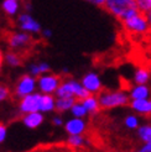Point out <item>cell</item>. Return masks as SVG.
I'll list each match as a JSON object with an SVG mask.
<instances>
[{"label":"cell","mask_w":151,"mask_h":152,"mask_svg":"<svg viewBox=\"0 0 151 152\" xmlns=\"http://www.w3.org/2000/svg\"><path fill=\"white\" fill-rule=\"evenodd\" d=\"M0 39L6 42L7 47L10 50L19 52L25 58L34 50V46L36 43L34 37L25 31L16 32V31H11V30H3L0 32Z\"/></svg>","instance_id":"obj_1"},{"label":"cell","mask_w":151,"mask_h":152,"mask_svg":"<svg viewBox=\"0 0 151 152\" xmlns=\"http://www.w3.org/2000/svg\"><path fill=\"white\" fill-rule=\"evenodd\" d=\"M103 9L120 21L140 12L136 7L135 0H105Z\"/></svg>","instance_id":"obj_2"},{"label":"cell","mask_w":151,"mask_h":152,"mask_svg":"<svg viewBox=\"0 0 151 152\" xmlns=\"http://www.w3.org/2000/svg\"><path fill=\"white\" fill-rule=\"evenodd\" d=\"M99 102L100 109L108 110L114 109L118 106H125L130 104V96L124 90H102L97 95Z\"/></svg>","instance_id":"obj_3"},{"label":"cell","mask_w":151,"mask_h":152,"mask_svg":"<svg viewBox=\"0 0 151 152\" xmlns=\"http://www.w3.org/2000/svg\"><path fill=\"white\" fill-rule=\"evenodd\" d=\"M125 31L133 36H150V22L145 14L138 12L136 15L120 21Z\"/></svg>","instance_id":"obj_4"},{"label":"cell","mask_w":151,"mask_h":152,"mask_svg":"<svg viewBox=\"0 0 151 152\" xmlns=\"http://www.w3.org/2000/svg\"><path fill=\"white\" fill-rule=\"evenodd\" d=\"M55 94L57 98H76L77 100H83L90 95V93L82 86V83L72 78L63 79Z\"/></svg>","instance_id":"obj_5"},{"label":"cell","mask_w":151,"mask_h":152,"mask_svg":"<svg viewBox=\"0 0 151 152\" xmlns=\"http://www.w3.org/2000/svg\"><path fill=\"white\" fill-rule=\"evenodd\" d=\"M63 79L65 78L62 75H58V74H52V73L42 74L37 79V84H39V88L43 94H51V93H55L58 89Z\"/></svg>","instance_id":"obj_6"},{"label":"cell","mask_w":151,"mask_h":152,"mask_svg":"<svg viewBox=\"0 0 151 152\" xmlns=\"http://www.w3.org/2000/svg\"><path fill=\"white\" fill-rule=\"evenodd\" d=\"M36 87V79L34 75L25 74L20 77L16 87H15V95L19 98H24L29 94H32Z\"/></svg>","instance_id":"obj_7"},{"label":"cell","mask_w":151,"mask_h":152,"mask_svg":"<svg viewBox=\"0 0 151 152\" xmlns=\"http://www.w3.org/2000/svg\"><path fill=\"white\" fill-rule=\"evenodd\" d=\"M81 83H82V86L84 87L90 94L98 95L103 90L100 77L95 72H88V73H86L82 77Z\"/></svg>","instance_id":"obj_8"},{"label":"cell","mask_w":151,"mask_h":152,"mask_svg":"<svg viewBox=\"0 0 151 152\" xmlns=\"http://www.w3.org/2000/svg\"><path fill=\"white\" fill-rule=\"evenodd\" d=\"M40 99H41V94L39 93H32L21 98L20 105H19L20 111L24 114L40 111Z\"/></svg>","instance_id":"obj_9"},{"label":"cell","mask_w":151,"mask_h":152,"mask_svg":"<svg viewBox=\"0 0 151 152\" xmlns=\"http://www.w3.org/2000/svg\"><path fill=\"white\" fill-rule=\"evenodd\" d=\"M18 25L20 30H22L25 32H40L41 31V25L27 12L19 15Z\"/></svg>","instance_id":"obj_10"},{"label":"cell","mask_w":151,"mask_h":152,"mask_svg":"<svg viewBox=\"0 0 151 152\" xmlns=\"http://www.w3.org/2000/svg\"><path fill=\"white\" fill-rule=\"evenodd\" d=\"M130 108L136 111L140 115L150 116L151 115V99H136V100H130Z\"/></svg>","instance_id":"obj_11"},{"label":"cell","mask_w":151,"mask_h":152,"mask_svg":"<svg viewBox=\"0 0 151 152\" xmlns=\"http://www.w3.org/2000/svg\"><path fill=\"white\" fill-rule=\"evenodd\" d=\"M65 129L70 135H81L86 131V123L81 118H74L67 121Z\"/></svg>","instance_id":"obj_12"},{"label":"cell","mask_w":151,"mask_h":152,"mask_svg":"<svg viewBox=\"0 0 151 152\" xmlns=\"http://www.w3.org/2000/svg\"><path fill=\"white\" fill-rule=\"evenodd\" d=\"M130 100H136V99H147L150 96V88L146 84H135L130 88L129 92Z\"/></svg>","instance_id":"obj_13"},{"label":"cell","mask_w":151,"mask_h":152,"mask_svg":"<svg viewBox=\"0 0 151 152\" xmlns=\"http://www.w3.org/2000/svg\"><path fill=\"white\" fill-rule=\"evenodd\" d=\"M22 121H24V124L30 127V129H36L39 127L42 121H43V115L40 113V111H35V113H29L26 115L22 118Z\"/></svg>","instance_id":"obj_14"},{"label":"cell","mask_w":151,"mask_h":152,"mask_svg":"<svg viewBox=\"0 0 151 152\" xmlns=\"http://www.w3.org/2000/svg\"><path fill=\"white\" fill-rule=\"evenodd\" d=\"M81 102H82L83 105H84V108L87 109L88 114H90V115H95V114L99 113L100 105H99V102H98V96L97 95L90 94L89 96H87L86 99H83Z\"/></svg>","instance_id":"obj_15"},{"label":"cell","mask_w":151,"mask_h":152,"mask_svg":"<svg viewBox=\"0 0 151 152\" xmlns=\"http://www.w3.org/2000/svg\"><path fill=\"white\" fill-rule=\"evenodd\" d=\"M150 79H151V71L146 67H140L134 73L135 84H147Z\"/></svg>","instance_id":"obj_16"},{"label":"cell","mask_w":151,"mask_h":152,"mask_svg":"<svg viewBox=\"0 0 151 152\" xmlns=\"http://www.w3.org/2000/svg\"><path fill=\"white\" fill-rule=\"evenodd\" d=\"M76 102H77L76 98H57L55 104V110L57 113H65L67 110H71Z\"/></svg>","instance_id":"obj_17"},{"label":"cell","mask_w":151,"mask_h":152,"mask_svg":"<svg viewBox=\"0 0 151 152\" xmlns=\"http://www.w3.org/2000/svg\"><path fill=\"white\" fill-rule=\"evenodd\" d=\"M5 59H6V62L9 63L10 66H12V67H19V66L24 64L25 57L22 56V55H20V53L16 52V51L9 50V51L6 52V55H5Z\"/></svg>","instance_id":"obj_18"},{"label":"cell","mask_w":151,"mask_h":152,"mask_svg":"<svg viewBox=\"0 0 151 152\" xmlns=\"http://www.w3.org/2000/svg\"><path fill=\"white\" fill-rule=\"evenodd\" d=\"M55 104L56 100L55 98L51 94H41V99H40V111H51L55 110Z\"/></svg>","instance_id":"obj_19"},{"label":"cell","mask_w":151,"mask_h":152,"mask_svg":"<svg viewBox=\"0 0 151 152\" xmlns=\"http://www.w3.org/2000/svg\"><path fill=\"white\" fill-rule=\"evenodd\" d=\"M50 69H51L50 64L45 63V62L30 66V73H31V75H34V77H40V75H42L45 73H48Z\"/></svg>","instance_id":"obj_20"},{"label":"cell","mask_w":151,"mask_h":152,"mask_svg":"<svg viewBox=\"0 0 151 152\" xmlns=\"http://www.w3.org/2000/svg\"><path fill=\"white\" fill-rule=\"evenodd\" d=\"M3 10L5 11L6 15L9 16H12L18 12L19 10V3L18 0H4L3 3Z\"/></svg>","instance_id":"obj_21"},{"label":"cell","mask_w":151,"mask_h":152,"mask_svg":"<svg viewBox=\"0 0 151 152\" xmlns=\"http://www.w3.org/2000/svg\"><path fill=\"white\" fill-rule=\"evenodd\" d=\"M138 136L144 143L151 142V125H142L138 127Z\"/></svg>","instance_id":"obj_22"},{"label":"cell","mask_w":151,"mask_h":152,"mask_svg":"<svg viewBox=\"0 0 151 152\" xmlns=\"http://www.w3.org/2000/svg\"><path fill=\"white\" fill-rule=\"evenodd\" d=\"M71 111H72L74 118H81L82 119V118H84V116L88 115V111L84 108V105L82 104L81 100H77V102L73 104V106L71 108Z\"/></svg>","instance_id":"obj_23"},{"label":"cell","mask_w":151,"mask_h":152,"mask_svg":"<svg viewBox=\"0 0 151 152\" xmlns=\"http://www.w3.org/2000/svg\"><path fill=\"white\" fill-rule=\"evenodd\" d=\"M67 143L71 147H82L84 145V139L82 137L81 135H70L68 140H67Z\"/></svg>","instance_id":"obj_24"},{"label":"cell","mask_w":151,"mask_h":152,"mask_svg":"<svg viewBox=\"0 0 151 152\" xmlns=\"http://www.w3.org/2000/svg\"><path fill=\"white\" fill-rule=\"evenodd\" d=\"M138 10L142 14H149L151 11V0H135Z\"/></svg>","instance_id":"obj_25"},{"label":"cell","mask_w":151,"mask_h":152,"mask_svg":"<svg viewBox=\"0 0 151 152\" xmlns=\"http://www.w3.org/2000/svg\"><path fill=\"white\" fill-rule=\"evenodd\" d=\"M124 124L128 129L130 130H134V129H138L139 127V119L135 116V115H128L124 120Z\"/></svg>","instance_id":"obj_26"},{"label":"cell","mask_w":151,"mask_h":152,"mask_svg":"<svg viewBox=\"0 0 151 152\" xmlns=\"http://www.w3.org/2000/svg\"><path fill=\"white\" fill-rule=\"evenodd\" d=\"M10 95H11V92H10L9 87H6L4 84H0V102L10 98Z\"/></svg>","instance_id":"obj_27"},{"label":"cell","mask_w":151,"mask_h":152,"mask_svg":"<svg viewBox=\"0 0 151 152\" xmlns=\"http://www.w3.org/2000/svg\"><path fill=\"white\" fill-rule=\"evenodd\" d=\"M6 136V126L4 124H0V142H3Z\"/></svg>","instance_id":"obj_28"},{"label":"cell","mask_w":151,"mask_h":152,"mask_svg":"<svg viewBox=\"0 0 151 152\" xmlns=\"http://www.w3.org/2000/svg\"><path fill=\"white\" fill-rule=\"evenodd\" d=\"M86 1H88V3H90V4H93V5H95V6L103 7L105 0H86Z\"/></svg>","instance_id":"obj_29"},{"label":"cell","mask_w":151,"mask_h":152,"mask_svg":"<svg viewBox=\"0 0 151 152\" xmlns=\"http://www.w3.org/2000/svg\"><path fill=\"white\" fill-rule=\"evenodd\" d=\"M52 123H54L56 126H61L63 124V121L59 116H56V118H54V120H52Z\"/></svg>","instance_id":"obj_30"},{"label":"cell","mask_w":151,"mask_h":152,"mask_svg":"<svg viewBox=\"0 0 151 152\" xmlns=\"http://www.w3.org/2000/svg\"><path fill=\"white\" fill-rule=\"evenodd\" d=\"M51 36H52V31H51V30L46 28V30H43V31H42V37H45V39H50Z\"/></svg>","instance_id":"obj_31"},{"label":"cell","mask_w":151,"mask_h":152,"mask_svg":"<svg viewBox=\"0 0 151 152\" xmlns=\"http://www.w3.org/2000/svg\"><path fill=\"white\" fill-rule=\"evenodd\" d=\"M140 151H142V152H151V142L145 143V145L141 147V150H140Z\"/></svg>","instance_id":"obj_32"},{"label":"cell","mask_w":151,"mask_h":152,"mask_svg":"<svg viewBox=\"0 0 151 152\" xmlns=\"http://www.w3.org/2000/svg\"><path fill=\"white\" fill-rule=\"evenodd\" d=\"M146 16L149 19V22H150V37H151V11L149 14H146Z\"/></svg>","instance_id":"obj_33"},{"label":"cell","mask_w":151,"mask_h":152,"mask_svg":"<svg viewBox=\"0 0 151 152\" xmlns=\"http://www.w3.org/2000/svg\"><path fill=\"white\" fill-rule=\"evenodd\" d=\"M3 53H1V50H0V72H1V67H3Z\"/></svg>","instance_id":"obj_34"},{"label":"cell","mask_w":151,"mask_h":152,"mask_svg":"<svg viewBox=\"0 0 151 152\" xmlns=\"http://www.w3.org/2000/svg\"><path fill=\"white\" fill-rule=\"evenodd\" d=\"M149 55H150V57H151V42H150V45H149Z\"/></svg>","instance_id":"obj_35"},{"label":"cell","mask_w":151,"mask_h":152,"mask_svg":"<svg viewBox=\"0 0 151 152\" xmlns=\"http://www.w3.org/2000/svg\"><path fill=\"white\" fill-rule=\"evenodd\" d=\"M150 71H151V64H150Z\"/></svg>","instance_id":"obj_36"},{"label":"cell","mask_w":151,"mask_h":152,"mask_svg":"<svg viewBox=\"0 0 151 152\" xmlns=\"http://www.w3.org/2000/svg\"><path fill=\"white\" fill-rule=\"evenodd\" d=\"M140 152H142V151H140Z\"/></svg>","instance_id":"obj_37"}]
</instances>
